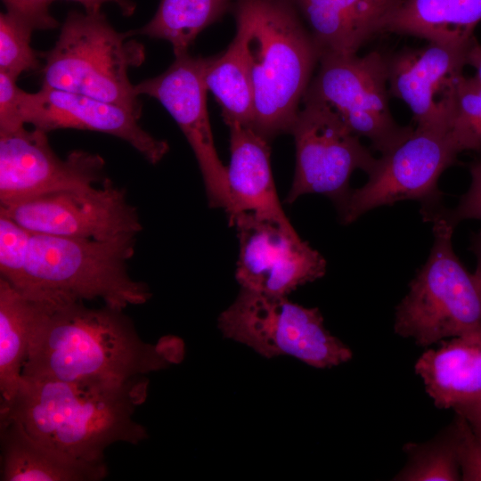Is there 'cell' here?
<instances>
[{
  "label": "cell",
  "instance_id": "ba28073f",
  "mask_svg": "<svg viewBox=\"0 0 481 481\" xmlns=\"http://www.w3.org/2000/svg\"><path fill=\"white\" fill-rule=\"evenodd\" d=\"M387 57L378 51L363 56L322 57L305 93L303 104L335 113L357 136H364L381 155L414 130L398 125L389 107Z\"/></svg>",
  "mask_w": 481,
  "mask_h": 481
},
{
  "label": "cell",
  "instance_id": "ac0fdd59",
  "mask_svg": "<svg viewBox=\"0 0 481 481\" xmlns=\"http://www.w3.org/2000/svg\"><path fill=\"white\" fill-rule=\"evenodd\" d=\"M308 26L320 59L357 54L403 0H289Z\"/></svg>",
  "mask_w": 481,
  "mask_h": 481
},
{
  "label": "cell",
  "instance_id": "f546056e",
  "mask_svg": "<svg viewBox=\"0 0 481 481\" xmlns=\"http://www.w3.org/2000/svg\"><path fill=\"white\" fill-rule=\"evenodd\" d=\"M21 92L17 79L0 72V133L25 126L20 118Z\"/></svg>",
  "mask_w": 481,
  "mask_h": 481
},
{
  "label": "cell",
  "instance_id": "cb8c5ba5",
  "mask_svg": "<svg viewBox=\"0 0 481 481\" xmlns=\"http://www.w3.org/2000/svg\"><path fill=\"white\" fill-rule=\"evenodd\" d=\"M235 0H160L151 18L141 29L131 31L151 38L167 41L175 56L189 48L207 27L217 21Z\"/></svg>",
  "mask_w": 481,
  "mask_h": 481
},
{
  "label": "cell",
  "instance_id": "7a4b0ae2",
  "mask_svg": "<svg viewBox=\"0 0 481 481\" xmlns=\"http://www.w3.org/2000/svg\"><path fill=\"white\" fill-rule=\"evenodd\" d=\"M145 376L126 380L21 378L0 416L16 420L38 443L73 460L106 464L104 452L118 442L138 444L146 428L134 419L148 395Z\"/></svg>",
  "mask_w": 481,
  "mask_h": 481
},
{
  "label": "cell",
  "instance_id": "3957f363",
  "mask_svg": "<svg viewBox=\"0 0 481 481\" xmlns=\"http://www.w3.org/2000/svg\"><path fill=\"white\" fill-rule=\"evenodd\" d=\"M236 34L252 81L253 128L289 133L320 57L289 0H235Z\"/></svg>",
  "mask_w": 481,
  "mask_h": 481
},
{
  "label": "cell",
  "instance_id": "7402d4cb",
  "mask_svg": "<svg viewBox=\"0 0 481 481\" xmlns=\"http://www.w3.org/2000/svg\"><path fill=\"white\" fill-rule=\"evenodd\" d=\"M481 21V0H403L384 32L440 44H466Z\"/></svg>",
  "mask_w": 481,
  "mask_h": 481
},
{
  "label": "cell",
  "instance_id": "52a82bcc",
  "mask_svg": "<svg viewBox=\"0 0 481 481\" xmlns=\"http://www.w3.org/2000/svg\"><path fill=\"white\" fill-rule=\"evenodd\" d=\"M223 335L266 358L292 356L318 369L348 362L351 349L331 335L318 308L240 288L218 317Z\"/></svg>",
  "mask_w": 481,
  "mask_h": 481
},
{
  "label": "cell",
  "instance_id": "2e32d148",
  "mask_svg": "<svg viewBox=\"0 0 481 481\" xmlns=\"http://www.w3.org/2000/svg\"><path fill=\"white\" fill-rule=\"evenodd\" d=\"M20 118L24 125L49 133L79 129L118 137L157 164L169 150L167 143L144 130L139 118L128 110L79 94L41 86L35 93L21 92Z\"/></svg>",
  "mask_w": 481,
  "mask_h": 481
},
{
  "label": "cell",
  "instance_id": "d4e9b609",
  "mask_svg": "<svg viewBox=\"0 0 481 481\" xmlns=\"http://www.w3.org/2000/svg\"><path fill=\"white\" fill-rule=\"evenodd\" d=\"M405 467L395 477L404 481H457L461 471L449 429L422 444H407Z\"/></svg>",
  "mask_w": 481,
  "mask_h": 481
},
{
  "label": "cell",
  "instance_id": "4fadbf2b",
  "mask_svg": "<svg viewBox=\"0 0 481 481\" xmlns=\"http://www.w3.org/2000/svg\"><path fill=\"white\" fill-rule=\"evenodd\" d=\"M205 58L189 53L175 56L161 74L135 85L137 94L158 100L189 143L201 172L208 204L228 210L227 167L216 150L204 81Z\"/></svg>",
  "mask_w": 481,
  "mask_h": 481
},
{
  "label": "cell",
  "instance_id": "8fae6325",
  "mask_svg": "<svg viewBox=\"0 0 481 481\" xmlns=\"http://www.w3.org/2000/svg\"><path fill=\"white\" fill-rule=\"evenodd\" d=\"M32 233L110 240L138 235L143 224L126 191L107 178L101 187L63 190L0 206Z\"/></svg>",
  "mask_w": 481,
  "mask_h": 481
},
{
  "label": "cell",
  "instance_id": "484cf974",
  "mask_svg": "<svg viewBox=\"0 0 481 481\" xmlns=\"http://www.w3.org/2000/svg\"><path fill=\"white\" fill-rule=\"evenodd\" d=\"M449 135L459 152H481V83L463 76L456 89Z\"/></svg>",
  "mask_w": 481,
  "mask_h": 481
},
{
  "label": "cell",
  "instance_id": "7c38bea8",
  "mask_svg": "<svg viewBox=\"0 0 481 481\" xmlns=\"http://www.w3.org/2000/svg\"><path fill=\"white\" fill-rule=\"evenodd\" d=\"M47 134L25 126L0 133V206L48 192L89 188L107 179L100 155L74 150L61 159Z\"/></svg>",
  "mask_w": 481,
  "mask_h": 481
},
{
  "label": "cell",
  "instance_id": "44dd1931",
  "mask_svg": "<svg viewBox=\"0 0 481 481\" xmlns=\"http://www.w3.org/2000/svg\"><path fill=\"white\" fill-rule=\"evenodd\" d=\"M60 302L63 300L24 293L0 278V411L17 395L39 322L52 306Z\"/></svg>",
  "mask_w": 481,
  "mask_h": 481
},
{
  "label": "cell",
  "instance_id": "83f0119b",
  "mask_svg": "<svg viewBox=\"0 0 481 481\" xmlns=\"http://www.w3.org/2000/svg\"><path fill=\"white\" fill-rule=\"evenodd\" d=\"M32 232L0 210V278L21 285Z\"/></svg>",
  "mask_w": 481,
  "mask_h": 481
},
{
  "label": "cell",
  "instance_id": "30bf717a",
  "mask_svg": "<svg viewBox=\"0 0 481 481\" xmlns=\"http://www.w3.org/2000/svg\"><path fill=\"white\" fill-rule=\"evenodd\" d=\"M289 133L295 141L296 167L286 202L318 193L330 198L339 212L352 192L354 171L370 175L378 159L335 113L319 105L303 104Z\"/></svg>",
  "mask_w": 481,
  "mask_h": 481
},
{
  "label": "cell",
  "instance_id": "8992f818",
  "mask_svg": "<svg viewBox=\"0 0 481 481\" xmlns=\"http://www.w3.org/2000/svg\"><path fill=\"white\" fill-rule=\"evenodd\" d=\"M442 208L422 215L433 223L434 243L395 309V332L421 346L481 329V296L452 249L455 226Z\"/></svg>",
  "mask_w": 481,
  "mask_h": 481
},
{
  "label": "cell",
  "instance_id": "836d02e7",
  "mask_svg": "<svg viewBox=\"0 0 481 481\" xmlns=\"http://www.w3.org/2000/svg\"><path fill=\"white\" fill-rule=\"evenodd\" d=\"M457 414L462 416L481 436V401L459 406L453 409Z\"/></svg>",
  "mask_w": 481,
  "mask_h": 481
},
{
  "label": "cell",
  "instance_id": "ffe728a7",
  "mask_svg": "<svg viewBox=\"0 0 481 481\" xmlns=\"http://www.w3.org/2000/svg\"><path fill=\"white\" fill-rule=\"evenodd\" d=\"M2 481H95L106 464H88L60 453L31 437L16 420L0 416Z\"/></svg>",
  "mask_w": 481,
  "mask_h": 481
},
{
  "label": "cell",
  "instance_id": "603a6c76",
  "mask_svg": "<svg viewBox=\"0 0 481 481\" xmlns=\"http://www.w3.org/2000/svg\"><path fill=\"white\" fill-rule=\"evenodd\" d=\"M204 81L208 92H211L219 103L227 126L239 124L253 128V86L240 39L236 36L224 52L205 58Z\"/></svg>",
  "mask_w": 481,
  "mask_h": 481
},
{
  "label": "cell",
  "instance_id": "9a60e30c",
  "mask_svg": "<svg viewBox=\"0 0 481 481\" xmlns=\"http://www.w3.org/2000/svg\"><path fill=\"white\" fill-rule=\"evenodd\" d=\"M471 42H428L387 57L390 96L411 110L417 126L448 130L457 86L463 77Z\"/></svg>",
  "mask_w": 481,
  "mask_h": 481
},
{
  "label": "cell",
  "instance_id": "9c48e42d",
  "mask_svg": "<svg viewBox=\"0 0 481 481\" xmlns=\"http://www.w3.org/2000/svg\"><path fill=\"white\" fill-rule=\"evenodd\" d=\"M459 153L447 129L417 126L378 159L363 186L352 190L339 211L342 222L351 224L369 210L404 200L420 201V213L440 208L438 180Z\"/></svg>",
  "mask_w": 481,
  "mask_h": 481
},
{
  "label": "cell",
  "instance_id": "1f68e13d",
  "mask_svg": "<svg viewBox=\"0 0 481 481\" xmlns=\"http://www.w3.org/2000/svg\"><path fill=\"white\" fill-rule=\"evenodd\" d=\"M6 12L15 15L34 30L52 29L58 27L50 13V5L55 0H2Z\"/></svg>",
  "mask_w": 481,
  "mask_h": 481
},
{
  "label": "cell",
  "instance_id": "6da1fadb",
  "mask_svg": "<svg viewBox=\"0 0 481 481\" xmlns=\"http://www.w3.org/2000/svg\"><path fill=\"white\" fill-rule=\"evenodd\" d=\"M183 355L176 336L143 341L123 309L69 301L53 305L39 322L21 378L120 381L179 363Z\"/></svg>",
  "mask_w": 481,
  "mask_h": 481
},
{
  "label": "cell",
  "instance_id": "5b68a950",
  "mask_svg": "<svg viewBox=\"0 0 481 481\" xmlns=\"http://www.w3.org/2000/svg\"><path fill=\"white\" fill-rule=\"evenodd\" d=\"M132 36L116 30L102 11L69 12L54 45L42 53V86L113 103L140 118L128 70L145 61V48Z\"/></svg>",
  "mask_w": 481,
  "mask_h": 481
},
{
  "label": "cell",
  "instance_id": "4316f807",
  "mask_svg": "<svg viewBox=\"0 0 481 481\" xmlns=\"http://www.w3.org/2000/svg\"><path fill=\"white\" fill-rule=\"evenodd\" d=\"M34 29L15 15L0 14V72L15 79L27 71L42 69V53L31 46Z\"/></svg>",
  "mask_w": 481,
  "mask_h": 481
},
{
  "label": "cell",
  "instance_id": "e0dca14e",
  "mask_svg": "<svg viewBox=\"0 0 481 481\" xmlns=\"http://www.w3.org/2000/svg\"><path fill=\"white\" fill-rule=\"evenodd\" d=\"M227 183L229 224L242 214H252L296 233L278 199L273 178L269 140L250 126L232 124Z\"/></svg>",
  "mask_w": 481,
  "mask_h": 481
},
{
  "label": "cell",
  "instance_id": "d6986e66",
  "mask_svg": "<svg viewBox=\"0 0 481 481\" xmlns=\"http://www.w3.org/2000/svg\"><path fill=\"white\" fill-rule=\"evenodd\" d=\"M414 370L437 408L455 409L481 401V329L426 350Z\"/></svg>",
  "mask_w": 481,
  "mask_h": 481
},
{
  "label": "cell",
  "instance_id": "4dcf8cb0",
  "mask_svg": "<svg viewBox=\"0 0 481 481\" xmlns=\"http://www.w3.org/2000/svg\"><path fill=\"white\" fill-rule=\"evenodd\" d=\"M471 176L468 192L461 198L453 209L443 207L442 214L454 226L461 220H481V161H475L469 166Z\"/></svg>",
  "mask_w": 481,
  "mask_h": 481
},
{
  "label": "cell",
  "instance_id": "d590c367",
  "mask_svg": "<svg viewBox=\"0 0 481 481\" xmlns=\"http://www.w3.org/2000/svg\"><path fill=\"white\" fill-rule=\"evenodd\" d=\"M471 249L477 257V266L472 275L481 296V232L475 235Z\"/></svg>",
  "mask_w": 481,
  "mask_h": 481
},
{
  "label": "cell",
  "instance_id": "277c9868",
  "mask_svg": "<svg viewBox=\"0 0 481 481\" xmlns=\"http://www.w3.org/2000/svg\"><path fill=\"white\" fill-rule=\"evenodd\" d=\"M136 236L94 240L32 233L23 280L17 289L65 301L101 299L123 310L143 305L151 292L147 284L130 276L127 266Z\"/></svg>",
  "mask_w": 481,
  "mask_h": 481
},
{
  "label": "cell",
  "instance_id": "f1b7e54d",
  "mask_svg": "<svg viewBox=\"0 0 481 481\" xmlns=\"http://www.w3.org/2000/svg\"><path fill=\"white\" fill-rule=\"evenodd\" d=\"M461 477L464 481H481V436L461 415L449 428Z\"/></svg>",
  "mask_w": 481,
  "mask_h": 481
},
{
  "label": "cell",
  "instance_id": "5bb4252c",
  "mask_svg": "<svg viewBox=\"0 0 481 481\" xmlns=\"http://www.w3.org/2000/svg\"><path fill=\"white\" fill-rule=\"evenodd\" d=\"M232 226L240 244L235 276L240 288L287 297L324 275L325 259L297 232L249 213L236 217Z\"/></svg>",
  "mask_w": 481,
  "mask_h": 481
},
{
  "label": "cell",
  "instance_id": "e575fe53",
  "mask_svg": "<svg viewBox=\"0 0 481 481\" xmlns=\"http://www.w3.org/2000/svg\"><path fill=\"white\" fill-rule=\"evenodd\" d=\"M467 65L475 69V77L481 83V44L475 39L469 49Z\"/></svg>",
  "mask_w": 481,
  "mask_h": 481
},
{
  "label": "cell",
  "instance_id": "d6a6232c",
  "mask_svg": "<svg viewBox=\"0 0 481 481\" xmlns=\"http://www.w3.org/2000/svg\"><path fill=\"white\" fill-rule=\"evenodd\" d=\"M84 6L86 12H101L102 5L106 3L115 4L124 16H131L135 11L136 4L132 0H73Z\"/></svg>",
  "mask_w": 481,
  "mask_h": 481
}]
</instances>
